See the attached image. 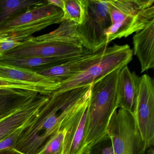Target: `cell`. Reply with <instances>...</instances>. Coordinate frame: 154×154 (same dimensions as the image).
<instances>
[{"instance_id":"cell-1","label":"cell","mask_w":154,"mask_h":154,"mask_svg":"<svg viewBox=\"0 0 154 154\" xmlns=\"http://www.w3.org/2000/svg\"><path fill=\"white\" fill-rule=\"evenodd\" d=\"M91 86L49 95L38 115L20 136L15 149L24 154H35L48 139L90 100Z\"/></svg>"},{"instance_id":"cell-2","label":"cell","mask_w":154,"mask_h":154,"mask_svg":"<svg viewBox=\"0 0 154 154\" xmlns=\"http://www.w3.org/2000/svg\"><path fill=\"white\" fill-rule=\"evenodd\" d=\"M118 68L92 84L83 141L84 153L106 140L110 120L119 108Z\"/></svg>"},{"instance_id":"cell-3","label":"cell","mask_w":154,"mask_h":154,"mask_svg":"<svg viewBox=\"0 0 154 154\" xmlns=\"http://www.w3.org/2000/svg\"><path fill=\"white\" fill-rule=\"evenodd\" d=\"M106 1L111 20L105 31L108 44L142 30L154 19V0Z\"/></svg>"},{"instance_id":"cell-4","label":"cell","mask_w":154,"mask_h":154,"mask_svg":"<svg viewBox=\"0 0 154 154\" xmlns=\"http://www.w3.org/2000/svg\"><path fill=\"white\" fill-rule=\"evenodd\" d=\"M133 54V51L128 45L107 46L97 63L62 82L52 94L91 85L111 72L128 65L132 60Z\"/></svg>"},{"instance_id":"cell-5","label":"cell","mask_w":154,"mask_h":154,"mask_svg":"<svg viewBox=\"0 0 154 154\" xmlns=\"http://www.w3.org/2000/svg\"><path fill=\"white\" fill-rule=\"evenodd\" d=\"M63 11L47 2L29 9L9 20L0 27V38L22 42L34 33L62 22Z\"/></svg>"},{"instance_id":"cell-6","label":"cell","mask_w":154,"mask_h":154,"mask_svg":"<svg viewBox=\"0 0 154 154\" xmlns=\"http://www.w3.org/2000/svg\"><path fill=\"white\" fill-rule=\"evenodd\" d=\"M85 16L81 25H77L78 38L84 48L95 53L108 46L105 31L111 26L106 1L84 0Z\"/></svg>"},{"instance_id":"cell-7","label":"cell","mask_w":154,"mask_h":154,"mask_svg":"<svg viewBox=\"0 0 154 154\" xmlns=\"http://www.w3.org/2000/svg\"><path fill=\"white\" fill-rule=\"evenodd\" d=\"M132 115L142 144V149L154 146V83L147 74L140 77L138 91Z\"/></svg>"},{"instance_id":"cell-8","label":"cell","mask_w":154,"mask_h":154,"mask_svg":"<svg viewBox=\"0 0 154 154\" xmlns=\"http://www.w3.org/2000/svg\"><path fill=\"white\" fill-rule=\"evenodd\" d=\"M114 154H135L141 144L132 112L119 108L112 114L107 130Z\"/></svg>"},{"instance_id":"cell-9","label":"cell","mask_w":154,"mask_h":154,"mask_svg":"<svg viewBox=\"0 0 154 154\" xmlns=\"http://www.w3.org/2000/svg\"><path fill=\"white\" fill-rule=\"evenodd\" d=\"M85 50L81 43L36 41L30 37L3 56L14 57H74L82 54Z\"/></svg>"},{"instance_id":"cell-10","label":"cell","mask_w":154,"mask_h":154,"mask_svg":"<svg viewBox=\"0 0 154 154\" xmlns=\"http://www.w3.org/2000/svg\"><path fill=\"white\" fill-rule=\"evenodd\" d=\"M105 48L95 53L85 50L76 57L57 65L38 70L37 72L53 80L59 87L62 82L97 63L101 58Z\"/></svg>"},{"instance_id":"cell-11","label":"cell","mask_w":154,"mask_h":154,"mask_svg":"<svg viewBox=\"0 0 154 154\" xmlns=\"http://www.w3.org/2000/svg\"><path fill=\"white\" fill-rule=\"evenodd\" d=\"M49 98V95L38 94L19 110L0 122V141L30 125Z\"/></svg>"},{"instance_id":"cell-12","label":"cell","mask_w":154,"mask_h":154,"mask_svg":"<svg viewBox=\"0 0 154 154\" xmlns=\"http://www.w3.org/2000/svg\"><path fill=\"white\" fill-rule=\"evenodd\" d=\"M0 79L35 85L45 90L50 95L58 87L53 80L39 74L36 71L2 62H0Z\"/></svg>"},{"instance_id":"cell-13","label":"cell","mask_w":154,"mask_h":154,"mask_svg":"<svg viewBox=\"0 0 154 154\" xmlns=\"http://www.w3.org/2000/svg\"><path fill=\"white\" fill-rule=\"evenodd\" d=\"M133 52L140 63L141 72L154 67V19L133 37Z\"/></svg>"},{"instance_id":"cell-14","label":"cell","mask_w":154,"mask_h":154,"mask_svg":"<svg viewBox=\"0 0 154 154\" xmlns=\"http://www.w3.org/2000/svg\"><path fill=\"white\" fill-rule=\"evenodd\" d=\"M140 77L130 71L128 65L122 68L118 77L119 108L132 112L138 91Z\"/></svg>"},{"instance_id":"cell-15","label":"cell","mask_w":154,"mask_h":154,"mask_svg":"<svg viewBox=\"0 0 154 154\" xmlns=\"http://www.w3.org/2000/svg\"><path fill=\"white\" fill-rule=\"evenodd\" d=\"M75 57H76L43 58L38 57H9L2 56L0 57V62L17 67L37 71L57 65Z\"/></svg>"},{"instance_id":"cell-16","label":"cell","mask_w":154,"mask_h":154,"mask_svg":"<svg viewBox=\"0 0 154 154\" xmlns=\"http://www.w3.org/2000/svg\"><path fill=\"white\" fill-rule=\"evenodd\" d=\"M46 1L1 0L0 27L9 20L24 13L29 9L43 5Z\"/></svg>"},{"instance_id":"cell-17","label":"cell","mask_w":154,"mask_h":154,"mask_svg":"<svg viewBox=\"0 0 154 154\" xmlns=\"http://www.w3.org/2000/svg\"><path fill=\"white\" fill-rule=\"evenodd\" d=\"M71 117L61 128L48 139L35 154H69V143L67 133Z\"/></svg>"},{"instance_id":"cell-18","label":"cell","mask_w":154,"mask_h":154,"mask_svg":"<svg viewBox=\"0 0 154 154\" xmlns=\"http://www.w3.org/2000/svg\"><path fill=\"white\" fill-rule=\"evenodd\" d=\"M77 26V24L74 22L66 20L62 22L59 27L53 32L37 37L31 38L36 41L81 43L76 31Z\"/></svg>"},{"instance_id":"cell-19","label":"cell","mask_w":154,"mask_h":154,"mask_svg":"<svg viewBox=\"0 0 154 154\" xmlns=\"http://www.w3.org/2000/svg\"><path fill=\"white\" fill-rule=\"evenodd\" d=\"M63 16L62 22L69 20L81 25L85 16L84 0H64Z\"/></svg>"},{"instance_id":"cell-20","label":"cell","mask_w":154,"mask_h":154,"mask_svg":"<svg viewBox=\"0 0 154 154\" xmlns=\"http://www.w3.org/2000/svg\"><path fill=\"white\" fill-rule=\"evenodd\" d=\"M0 90H22L35 92L47 96L50 95L45 90L35 85L5 79H0Z\"/></svg>"},{"instance_id":"cell-21","label":"cell","mask_w":154,"mask_h":154,"mask_svg":"<svg viewBox=\"0 0 154 154\" xmlns=\"http://www.w3.org/2000/svg\"><path fill=\"white\" fill-rule=\"evenodd\" d=\"M27 127L23 128L18 130L1 141H0V151L5 150L7 149L15 148L20 136L23 131Z\"/></svg>"},{"instance_id":"cell-22","label":"cell","mask_w":154,"mask_h":154,"mask_svg":"<svg viewBox=\"0 0 154 154\" xmlns=\"http://www.w3.org/2000/svg\"><path fill=\"white\" fill-rule=\"evenodd\" d=\"M22 42H19L8 38H0V57L7 52L20 45Z\"/></svg>"},{"instance_id":"cell-23","label":"cell","mask_w":154,"mask_h":154,"mask_svg":"<svg viewBox=\"0 0 154 154\" xmlns=\"http://www.w3.org/2000/svg\"><path fill=\"white\" fill-rule=\"evenodd\" d=\"M38 94H37V95H35V96L34 98H32V99H31L30 100H29V101L27 103H25V104L21 105V106H19V107H17V108H14V109H12L9 111L7 112H6V113H3V114H2V115H0V122H2V121L4 120H5V119H7V118H8V117H10V116H11V115H12V114L15 113V112H17L20 109H21L22 107H23L24 105H26V104L28 103L29 102H30V101L32 100H33V99H34V98H35V97Z\"/></svg>"},{"instance_id":"cell-24","label":"cell","mask_w":154,"mask_h":154,"mask_svg":"<svg viewBox=\"0 0 154 154\" xmlns=\"http://www.w3.org/2000/svg\"><path fill=\"white\" fill-rule=\"evenodd\" d=\"M46 1L48 4L57 7L61 9L62 11L63 10L64 6V0H47Z\"/></svg>"},{"instance_id":"cell-25","label":"cell","mask_w":154,"mask_h":154,"mask_svg":"<svg viewBox=\"0 0 154 154\" xmlns=\"http://www.w3.org/2000/svg\"><path fill=\"white\" fill-rule=\"evenodd\" d=\"M0 154H24L15 148H9L0 151Z\"/></svg>"},{"instance_id":"cell-26","label":"cell","mask_w":154,"mask_h":154,"mask_svg":"<svg viewBox=\"0 0 154 154\" xmlns=\"http://www.w3.org/2000/svg\"><path fill=\"white\" fill-rule=\"evenodd\" d=\"M101 154H114L112 147H107L102 150Z\"/></svg>"},{"instance_id":"cell-27","label":"cell","mask_w":154,"mask_h":154,"mask_svg":"<svg viewBox=\"0 0 154 154\" xmlns=\"http://www.w3.org/2000/svg\"><path fill=\"white\" fill-rule=\"evenodd\" d=\"M147 154H154V149L153 147L149 149L147 151Z\"/></svg>"},{"instance_id":"cell-28","label":"cell","mask_w":154,"mask_h":154,"mask_svg":"<svg viewBox=\"0 0 154 154\" xmlns=\"http://www.w3.org/2000/svg\"><path fill=\"white\" fill-rule=\"evenodd\" d=\"M84 154H92L91 151H88V152H86Z\"/></svg>"}]
</instances>
